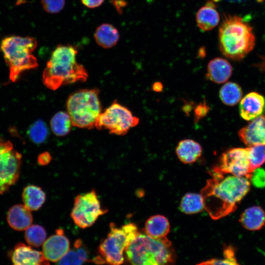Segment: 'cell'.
I'll list each match as a JSON object with an SVG mask.
<instances>
[{
  "label": "cell",
  "instance_id": "1",
  "mask_svg": "<svg viewBox=\"0 0 265 265\" xmlns=\"http://www.w3.org/2000/svg\"><path fill=\"white\" fill-rule=\"evenodd\" d=\"M225 175L212 170V178L201 192L204 208L213 219L234 212L250 190L251 183L247 178Z\"/></svg>",
  "mask_w": 265,
  "mask_h": 265
},
{
  "label": "cell",
  "instance_id": "2",
  "mask_svg": "<svg viewBox=\"0 0 265 265\" xmlns=\"http://www.w3.org/2000/svg\"><path fill=\"white\" fill-rule=\"evenodd\" d=\"M77 48L71 45H59L53 51L42 74L47 88L55 90L59 87L77 81H85L88 74L76 61Z\"/></svg>",
  "mask_w": 265,
  "mask_h": 265
},
{
  "label": "cell",
  "instance_id": "3",
  "mask_svg": "<svg viewBox=\"0 0 265 265\" xmlns=\"http://www.w3.org/2000/svg\"><path fill=\"white\" fill-rule=\"evenodd\" d=\"M255 44L253 28L248 23L238 16H224L219 28L218 46L225 56L241 60L253 49Z\"/></svg>",
  "mask_w": 265,
  "mask_h": 265
},
{
  "label": "cell",
  "instance_id": "4",
  "mask_svg": "<svg viewBox=\"0 0 265 265\" xmlns=\"http://www.w3.org/2000/svg\"><path fill=\"white\" fill-rule=\"evenodd\" d=\"M171 246L167 238L157 239L138 233L126 248V255L131 265H171Z\"/></svg>",
  "mask_w": 265,
  "mask_h": 265
},
{
  "label": "cell",
  "instance_id": "5",
  "mask_svg": "<svg viewBox=\"0 0 265 265\" xmlns=\"http://www.w3.org/2000/svg\"><path fill=\"white\" fill-rule=\"evenodd\" d=\"M37 45L36 40L28 36H11L2 40L0 47L12 81H15L23 71L38 66L37 59L31 54Z\"/></svg>",
  "mask_w": 265,
  "mask_h": 265
},
{
  "label": "cell",
  "instance_id": "6",
  "mask_svg": "<svg viewBox=\"0 0 265 265\" xmlns=\"http://www.w3.org/2000/svg\"><path fill=\"white\" fill-rule=\"evenodd\" d=\"M99 92L96 88L83 89L69 95L66 108L73 126L89 129L95 127L102 113Z\"/></svg>",
  "mask_w": 265,
  "mask_h": 265
},
{
  "label": "cell",
  "instance_id": "7",
  "mask_svg": "<svg viewBox=\"0 0 265 265\" xmlns=\"http://www.w3.org/2000/svg\"><path fill=\"white\" fill-rule=\"evenodd\" d=\"M110 231L99 247L101 263L108 265H121L124 261L123 252L138 234L137 226L130 223L117 227L113 223Z\"/></svg>",
  "mask_w": 265,
  "mask_h": 265
},
{
  "label": "cell",
  "instance_id": "8",
  "mask_svg": "<svg viewBox=\"0 0 265 265\" xmlns=\"http://www.w3.org/2000/svg\"><path fill=\"white\" fill-rule=\"evenodd\" d=\"M139 122V119L133 116L130 109L115 100L101 113L95 127L100 130H107L111 134L123 135Z\"/></svg>",
  "mask_w": 265,
  "mask_h": 265
},
{
  "label": "cell",
  "instance_id": "9",
  "mask_svg": "<svg viewBox=\"0 0 265 265\" xmlns=\"http://www.w3.org/2000/svg\"><path fill=\"white\" fill-rule=\"evenodd\" d=\"M107 212L102 207L95 190L80 194L75 199L71 216L74 223L80 228L91 226L99 216Z\"/></svg>",
  "mask_w": 265,
  "mask_h": 265
},
{
  "label": "cell",
  "instance_id": "10",
  "mask_svg": "<svg viewBox=\"0 0 265 265\" xmlns=\"http://www.w3.org/2000/svg\"><path fill=\"white\" fill-rule=\"evenodd\" d=\"M21 164V154L13 149L10 141L0 137V194L17 181Z\"/></svg>",
  "mask_w": 265,
  "mask_h": 265
},
{
  "label": "cell",
  "instance_id": "11",
  "mask_svg": "<svg viewBox=\"0 0 265 265\" xmlns=\"http://www.w3.org/2000/svg\"><path fill=\"white\" fill-rule=\"evenodd\" d=\"M212 170L222 174L246 177L249 180L252 171L247 147L233 148L226 151L220 157L219 164Z\"/></svg>",
  "mask_w": 265,
  "mask_h": 265
},
{
  "label": "cell",
  "instance_id": "12",
  "mask_svg": "<svg viewBox=\"0 0 265 265\" xmlns=\"http://www.w3.org/2000/svg\"><path fill=\"white\" fill-rule=\"evenodd\" d=\"M69 247V240L63 230L58 229L44 242L43 253L49 261L56 262L68 252Z\"/></svg>",
  "mask_w": 265,
  "mask_h": 265
},
{
  "label": "cell",
  "instance_id": "13",
  "mask_svg": "<svg viewBox=\"0 0 265 265\" xmlns=\"http://www.w3.org/2000/svg\"><path fill=\"white\" fill-rule=\"evenodd\" d=\"M241 141L250 146L265 145V115H261L252 120L238 132Z\"/></svg>",
  "mask_w": 265,
  "mask_h": 265
},
{
  "label": "cell",
  "instance_id": "14",
  "mask_svg": "<svg viewBox=\"0 0 265 265\" xmlns=\"http://www.w3.org/2000/svg\"><path fill=\"white\" fill-rule=\"evenodd\" d=\"M12 265H50L43 253L23 243L17 244L12 256Z\"/></svg>",
  "mask_w": 265,
  "mask_h": 265
},
{
  "label": "cell",
  "instance_id": "15",
  "mask_svg": "<svg viewBox=\"0 0 265 265\" xmlns=\"http://www.w3.org/2000/svg\"><path fill=\"white\" fill-rule=\"evenodd\" d=\"M265 109V99L260 94L252 92L240 101L239 114L242 118L250 121L261 115Z\"/></svg>",
  "mask_w": 265,
  "mask_h": 265
},
{
  "label": "cell",
  "instance_id": "16",
  "mask_svg": "<svg viewBox=\"0 0 265 265\" xmlns=\"http://www.w3.org/2000/svg\"><path fill=\"white\" fill-rule=\"evenodd\" d=\"M206 78L217 84L227 81L232 74V67L229 62L223 58H214L207 65Z\"/></svg>",
  "mask_w": 265,
  "mask_h": 265
},
{
  "label": "cell",
  "instance_id": "17",
  "mask_svg": "<svg viewBox=\"0 0 265 265\" xmlns=\"http://www.w3.org/2000/svg\"><path fill=\"white\" fill-rule=\"evenodd\" d=\"M196 21L198 27L204 31H210L218 25L220 16L212 0H208L198 10L196 15Z\"/></svg>",
  "mask_w": 265,
  "mask_h": 265
},
{
  "label": "cell",
  "instance_id": "18",
  "mask_svg": "<svg viewBox=\"0 0 265 265\" xmlns=\"http://www.w3.org/2000/svg\"><path fill=\"white\" fill-rule=\"evenodd\" d=\"M6 218L10 227L19 231L26 230L31 225L33 220L30 210L21 204L15 205L10 208Z\"/></svg>",
  "mask_w": 265,
  "mask_h": 265
},
{
  "label": "cell",
  "instance_id": "19",
  "mask_svg": "<svg viewBox=\"0 0 265 265\" xmlns=\"http://www.w3.org/2000/svg\"><path fill=\"white\" fill-rule=\"evenodd\" d=\"M202 152L200 144L190 139L180 141L176 148V153L179 159L185 164L195 162L201 156Z\"/></svg>",
  "mask_w": 265,
  "mask_h": 265
},
{
  "label": "cell",
  "instance_id": "20",
  "mask_svg": "<svg viewBox=\"0 0 265 265\" xmlns=\"http://www.w3.org/2000/svg\"><path fill=\"white\" fill-rule=\"evenodd\" d=\"M239 222L247 230H259L265 224V212L259 206L250 207L241 213Z\"/></svg>",
  "mask_w": 265,
  "mask_h": 265
},
{
  "label": "cell",
  "instance_id": "21",
  "mask_svg": "<svg viewBox=\"0 0 265 265\" xmlns=\"http://www.w3.org/2000/svg\"><path fill=\"white\" fill-rule=\"evenodd\" d=\"M170 224L167 218L162 215L151 216L145 224L146 234L154 239H162L166 237L169 232Z\"/></svg>",
  "mask_w": 265,
  "mask_h": 265
},
{
  "label": "cell",
  "instance_id": "22",
  "mask_svg": "<svg viewBox=\"0 0 265 265\" xmlns=\"http://www.w3.org/2000/svg\"><path fill=\"white\" fill-rule=\"evenodd\" d=\"M89 252L87 247L80 239H77L74 248L57 262L55 265H82L89 261Z\"/></svg>",
  "mask_w": 265,
  "mask_h": 265
},
{
  "label": "cell",
  "instance_id": "23",
  "mask_svg": "<svg viewBox=\"0 0 265 265\" xmlns=\"http://www.w3.org/2000/svg\"><path fill=\"white\" fill-rule=\"evenodd\" d=\"M97 43L101 47L108 49L114 46L119 39L118 30L111 24H103L99 26L94 33Z\"/></svg>",
  "mask_w": 265,
  "mask_h": 265
},
{
  "label": "cell",
  "instance_id": "24",
  "mask_svg": "<svg viewBox=\"0 0 265 265\" xmlns=\"http://www.w3.org/2000/svg\"><path fill=\"white\" fill-rule=\"evenodd\" d=\"M24 205L30 211H37L44 204L46 194L41 187L29 185L24 188L22 193Z\"/></svg>",
  "mask_w": 265,
  "mask_h": 265
},
{
  "label": "cell",
  "instance_id": "25",
  "mask_svg": "<svg viewBox=\"0 0 265 265\" xmlns=\"http://www.w3.org/2000/svg\"><path fill=\"white\" fill-rule=\"evenodd\" d=\"M242 94L240 86L234 82L225 83L219 92L221 102L228 106H234L239 103L241 100Z\"/></svg>",
  "mask_w": 265,
  "mask_h": 265
},
{
  "label": "cell",
  "instance_id": "26",
  "mask_svg": "<svg viewBox=\"0 0 265 265\" xmlns=\"http://www.w3.org/2000/svg\"><path fill=\"white\" fill-rule=\"evenodd\" d=\"M72 126L68 113L64 111L56 113L50 121L51 129L53 132L57 136H64L68 134Z\"/></svg>",
  "mask_w": 265,
  "mask_h": 265
},
{
  "label": "cell",
  "instance_id": "27",
  "mask_svg": "<svg viewBox=\"0 0 265 265\" xmlns=\"http://www.w3.org/2000/svg\"><path fill=\"white\" fill-rule=\"evenodd\" d=\"M180 208L186 214H194L202 211L204 209L203 199L201 194L186 193L182 198Z\"/></svg>",
  "mask_w": 265,
  "mask_h": 265
},
{
  "label": "cell",
  "instance_id": "28",
  "mask_svg": "<svg viewBox=\"0 0 265 265\" xmlns=\"http://www.w3.org/2000/svg\"><path fill=\"white\" fill-rule=\"evenodd\" d=\"M27 134L33 143L40 144L44 143L48 137L49 130L46 123L39 119L29 127Z\"/></svg>",
  "mask_w": 265,
  "mask_h": 265
},
{
  "label": "cell",
  "instance_id": "29",
  "mask_svg": "<svg viewBox=\"0 0 265 265\" xmlns=\"http://www.w3.org/2000/svg\"><path fill=\"white\" fill-rule=\"evenodd\" d=\"M46 232L39 225H31L26 230L25 238L26 242L34 247H39L46 240Z\"/></svg>",
  "mask_w": 265,
  "mask_h": 265
},
{
  "label": "cell",
  "instance_id": "30",
  "mask_svg": "<svg viewBox=\"0 0 265 265\" xmlns=\"http://www.w3.org/2000/svg\"><path fill=\"white\" fill-rule=\"evenodd\" d=\"M247 149L250 169L252 172L265 163V145H252L248 146Z\"/></svg>",
  "mask_w": 265,
  "mask_h": 265
},
{
  "label": "cell",
  "instance_id": "31",
  "mask_svg": "<svg viewBox=\"0 0 265 265\" xmlns=\"http://www.w3.org/2000/svg\"><path fill=\"white\" fill-rule=\"evenodd\" d=\"M223 259H212L197 265H240L236 258L235 250L231 245L226 246L223 250Z\"/></svg>",
  "mask_w": 265,
  "mask_h": 265
},
{
  "label": "cell",
  "instance_id": "32",
  "mask_svg": "<svg viewBox=\"0 0 265 265\" xmlns=\"http://www.w3.org/2000/svg\"><path fill=\"white\" fill-rule=\"evenodd\" d=\"M42 5L48 13L54 14L61 11L65 5V0H41Z\"/></svg>",
  "mask_w": 265,
  "mask_h": 265
},
{
  "label": "cell",
  "instance_id": "33",
  "mask_svg": "<svg viewBox=\"0 0 265 265\" xmlns=\"http://www.w3.org/2000/svg\"><path fill=\"white\" fill-rule=\"evenodd\" d=\"M249 181L250 183L256 188H265V170L260 167L254 169L251 173Z\"/></svg>",
  "mask_w": 265,
  "mask_h": 265
},
{
  "label": "cell",
  "instance_id": "34",
  "mask_svg": "<svg viewBox=\"0 0 265 265\" xmlns=\"http://www.w3.org/2000/svg\"><path fill=\"white\" fill-rule=\"evenodd\" d=\"M210 110V107L205 101L200 102L194 107V122H198L205 117Z\"/></svg>",
  "mask_w": 265,
  "mask_h": 265
},
{
  "label": "cell",
  "instance_id": "35",
  "mask_svg": "<svg viewBox=\"0 0 265 265\" xmlns=\"http://www.w3.org/2000/svg\"><path fill=\"white\" fill-rule=\"evenodd\" d=\"M52 160V156L48 152H44L41 153L38 157V163L41 165H46L48 164Z\"/></svg>",
  "mask_w": 265,
  "mask_h": 265
},
{
  "label": "cell",
  "instance_id": "36",
  "mask_svg": "<svg viewBox=\"0 0 265 265\" xmlns=\"http://www.w3.org/2000/svg\"><path fill=\"white\" fill-rule=\"evenodd\" d=\"M82 4L90 8H94L100 6L104 0H81Z\"/></svg>",
  "mask_w": 265,
  "mask_h": 265
},
{
  "label": "cell",
  "instance_id": "37",
  "mask_svg": "<svg viewBox=\"0 0 265 265\" xmlns=\"http://www.w3.org/2000/svg\"><path fill=\"white\" fill-rule=\"evenodd\" d=\"M111 3L119 12H121V8L126 4L123 0H111Z\"/></svg>",
  "mask_w": 265,
  "mask_h": 265
},
{
  "label": "cell",
  "instance_id": "38",
  "mask_svg": "<svg viewBox=\"0 0 265 265\" xmlns=\"http://www.w3.org/2000/svg\"><path fill=\"white\" fill-rule=\"evenodd\" d=\"M261 61L255 64L254 66L258 68L261 71L265 72V56H261Z\"/></svg>",
  "mask_w": 265,
  "mask_h": 265
},
{
  "label": "cell",
  "instance_id": "39",
  "mask_svg": "<svg viewBox=\"0 0 265 265\" xmlns=\"http://www.w3.org/2000/svg\"><path fill=\"white\" fill-rule=\"evenodd\" d=\"M163 89V85L160 82H156L153 85V89L156 92H160Z\"/></svg>",
  "mask_w": 265,
  "mask_h": 265
}]
</instances>
